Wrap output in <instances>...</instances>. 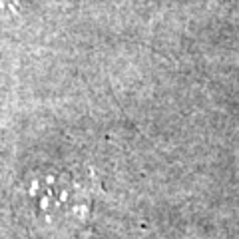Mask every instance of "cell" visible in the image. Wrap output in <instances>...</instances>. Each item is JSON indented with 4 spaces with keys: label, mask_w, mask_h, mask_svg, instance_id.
<instances>
[{
    "label": "cell",
    "mask_w": 239,
    "mask_h": 239,
    "mask_svg": "<svg viewBox=\"0 0 239 239\" xmlns=\"http://www.w3.org/2000/svg\"><path fill=\"white\" fill-rule=\"evenodd\" d=\"M18 10V0H0V18H8Z\"/></svg>",
    "instance_id": "6da1fadb"
}]
</instances>
